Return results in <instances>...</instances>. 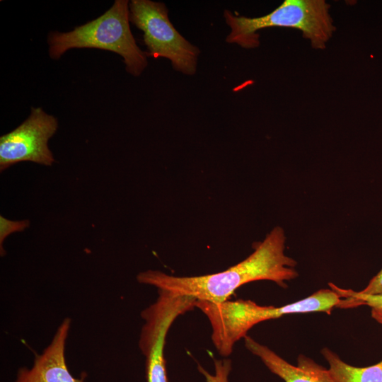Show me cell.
Wrapping results in <instances>:
<instances>
[{
	"instance_id": "13",
	"label": "cell",
	"mask_w": 382,
	"mask_h": 382,
	"mask_svg": "<svg viewBox=\"0 0 382 382\" xmlns=\"http://www.w3.org/2000/svg\"><path fill=\"white\" fill-rule=\"evenodd\" d=\"M30 226L28 219L21 221H11L3 216H0V253L1 255H5L3 248V243L5 238L11 233L24 231Z\"/></svg>"
},
{
	"instance_id": "15",
	"label": "cell",
	"mask_w": 382,
	"mask_h": 382,
	"mask_svg": "<svg viewBox=\"0 0 382 382\" xmlns=\"http://www.w3.org/2000/svg\"><path fill=\"white\" fill-rule=\"evenodd\" d=\"M371 317L382 325V309L371 308Z\"/></svg>"
},
{
	"instance_id": "1",
	"label": "cell",
	"mask_w": 382,
	"mask_h": 382,
	"mask_svg": "<svg viewBox=\"0 0 382 382\" xmlns=\"http://www.w3.org/2000/svg\"><path fill=\"white\" fill-rule=\"evenodd\" d=\"M284 229L274 227L257 243L254 251L245 260L228 269L201 276L176 277L159 270L140 272L137 281L178 295L196 300L219 303L226 301L242 285L260 280L272 281L282 287L285 282L298 276L296 262L285 253Z\"/></svg>"
},
{
	"instance_id": "11",
	"label": "cell",
	"mask_w": 382,
	"mask_h": 382,
	"mask_svg": "<svg viewBox=\"0 0 382 382\" xmlns=\"http://www.w3.org/2000/svg\"><path fill=\"white\" fill-rule=\"evenodd\" d=\"M329 286L340 297L337 308H350L366 305L371 308L382 309V294H364L360 291L340 288L333 283H329Z\"/></svg>"
},
{
	"instance_id": "5",
	"label": "cell",
	"mask_w": 382,
	"mask_h": 382,
	"mask_svg": "<svg viewBox=\"0 0 382 382\" xmlns=\"http://www.w3.org/2000/svg\"><path fill=\"white\" fill-rule=\"evenodd\" d=\"M129 21L143 32L147 56L169 59L173 69L183 74L196 73L200 50L175 29L164 3L131 1Z\"/></svg>"
},
{
	"instance_id": "9",
	"label": "cell",
	"mask_w": 382,
	"mask_h": 382,
	"mask_svg": "<svg viewBox=\"0 0 382 382\" xmlns=\"http://www.w3.org/2000/svg\"><path fill=\"white\" fill-rule=\"evenodd\" d=\"M170 327L161 324L139 338V347L146 357V382H168L163 352Z\"/></svg>"
},
{
	"instance_id": "14",
	"label": "cell",
	"mask_w": 382,
	"mask_h": 382,
	"mask_svg": "<svg viewBox=\"0 0 382 382\" xmlns=\"http://www.w3.org/2000/svg\"><path fill=\"white\" fill-rule=\"evenodd\" d=\"M361 294L369 295H381L382 294V268L381 270L369 281L367 286L360 291Z\"/></svg>"
},
{
	"instance_id": "3",
	"label": "cell",
	"mask_w": 382,
	"mask_h": 382,
	"mask_svg": "<svg viewBox=\"0 0 382 382\" xmlns=\"http://www.w3.org/2000/svg\"><path fill=\"white\" fill-rule=\"evenodd\" d=\"M129 2L115 0L98 18L71 31H52L47 37L49 55L59 59L71 49L93 48L113 52L124 60L126 71L139 76L148 65L147 54L137 45L129 26Z\"/></svg>"
},
{
	"instance_id": "10",
	"label": "cell",
	"mask_w": 382,
	"mask_h": 382,
	"mask_svg": "<svg viewBox=\"0 0 382 382\" xmlns=\"http://www.w3.org/2000/svg\"><path fill=\"white\" fill-rule=\"evenodd\" d=\"M321 353L335 382H382V360L374 365L358 367L343 361L328 348H323Z\"/></svg>"
},
{
	"instance_id": "12",
	"label": "cell",
	"mask_w": 382,
	"mask_h": 382,
	"mask_svg": "<svg viewBox=\"0 0 382 382\" xmlns=\"http://www.w3.org/2000/svg\"><path fill=\"white\" fill-rule=\"evenodd\" d=\"M214 374H211L200 365L198 370L207 382H228V375L231 370V361L228 359H214Z\"/></svg>"
},
{
	"instance_id": "4",
	"label": "cell",
	"mask_w": 382,
	"mask_h": 382,
	"mask_svg": "<svg viewBox=\"0 0 382 382\" xmlns=\"http://www.w3.org/2000/svg\"><path fill=\"white\" fill-rule=\"evenodd\" d=\"M329 10L330 4L324 0H285L271 13L256 18L225 10L224 17L230 28L226 42L245 49L256 48L260 45L258 30L282 27L301 30L313 48L324 49L335 30Z\"/></svg>"
},
{
	"instance_id": "6",
	"label": "cell",
	"mask_w": 382,
	"mask_h": 382,
	"mask_svg": "<svg viewBox=\"0 0 382 382\" xmlns=\"http://www.w3.org/2000/svg\"><path fill=\"white\" fill-rule=\"evenodd\" d=\"M58 127L57 118L41 108H31L28 117L0 137V170L22 161L51 166L54 158L48 146Z\"/></svg>"
},
{
	"instance_id": "7",
	"label": "cell",
	"mask_w": 382,
	"mask_h": 382,
	"mask_svg": "<svg viewBox=\"0 0 382 382\" xmlns=\"http://www.w3.org/2000/svg\"><path fill=\"white\" fill-rule=\"evenodd\" d=\"M71 323L70 318L64 319L50 345L36 355L32 367L19 369L14 382H84L86 374L74 377L66 362V342Z\"/></svg>"
},
{
	"instance_id": "8",
	"label": "cell",
	"mask_w": 382,
	"mask_h": 382,
	"mask_svg": "<svg viewBox=\"0 0 382 382\" xmlns=\"http://www.w3.org/2000/svg\"><path fill=\"white\" fill-rule=\"evenodd\" d=\"M244 339L246 348L285 382H335L328 369L306 356L299 355L297 366H294L250 337Z\"/></svg>"
},
{
	"instance_id": "2",
	"label": "cell",
	"mask_w": 382,
	"mask_h": 382,
	"mask_svg": "<svg viewBox=\"0 0 382 382\" xmlns=\"http://www.w3.org/2000/svg\"><path fill=\"white\" fill-rule=\"evenodd\" d=\"M340 301L331 289H323L298 301L279 307L260 306L251 300L238 299L219 303L197 300L195 307L207 317L212 340L218 352L230 355L235 343L256 324L291 313L325 312L330 314Z\"/></svg>"
}]
</instances>
